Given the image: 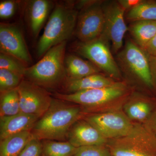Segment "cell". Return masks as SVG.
<instances>
[{"mask_svg": "<svg viewBox=\"0 0 156 156\" xmlns=\"http://www.w3.org/2000/svg\"><path fill=\"white\" fill-rule=\"evenodd\" d=\"M81 114L79 107L58 98H53L50 107L37 120L31 132L35 138L40 140H62L67 137Z\"/></svg>", "mask_w": 156, "mask_h": 156, "instance_id": "obj_1", "label": "cell"}, {"mask_svg": "<svg viewBox=\"0 0 156 156\" xmlns=\"http://www.w3.org/2000/svg\"><path fill=\"white\" fill-rule=\"evenodd\" d=\"M78 12L74 1L56 3L38 43V57H42L50 48L67 41L74 35Z\"/></svg>", "mask_w": 156, "mask_h": 156, "instance_id": "obj_2", "label": "cell"}, {"mask_svg": "<svg viewBox=\"0 0 156 156\" xmlns=\"http://www.w3.org/2000/svg\"><path fill=\"white\" fill-rule=\"evenodd\" d=\"M67 41L56 45L36 64L27 67L24 78L44 89H54L62 86L67 79L65 65Z\"/></svg>", "mask_w": 156, "mask_h": 156, "instance_id": "obj_3", "label": "cell"}, {"mask_svg": "<svg viewBox=\"0 0 156 156\" xmlns=\"http://www.w3.org/2000/svg\"><path fill=\"white\" fill-rule=\"evenodd\" d=\"M103 2L97 0L77 2L79 12L74 35L80 41H91L103 34L105 23Z\"/></svg>", "mask_w": 156, "mask_h": 156, "instance_id": "obj_4", "label": "cell"}, {"mask_svg": "<svg viewBox=\"0 0 156 156\" xmlns=\"http://www.w3.org/2000/svg\"><path fill=\"white\" fill-rule=\"evenodd\" d=\"M107 40L101 36L91 41L74 43L71 48L73 52L87 58L112 77L119 78L121 76L119 68L109 49Z\"/></svg>", "mask_w": 156, "mask_h": 156, "instance_id": "obj_5", "label": "cell"}, {"mask_svg": "<svg viewBox=\"0 0 156 156\" xmlns=\"http://www.w3.org/2000/svg\"><path fill=\"white\" fill-rule=\"evenodd\" d=\"M127 88L124 83L115 82L108 87L70 93H56L55 97L69 102L86 106L103 105L125 95Z\"/></svg>", "mask_w": 156, "mask_h": 156, "instance_id": "obj_6", "label": "cell"}, {"mask_svg": "<svg viewBox=\"0 0 156 156\" xmlns=\"http://www.w3.org/2000/svg\"><path fill=\"white\" fill-rule=\"evenodd\" d=\"M20 112L40 119L50 107L53 98L46 89L23 79L17 88Z\"/></svg>", "mask_w": 156, "mask_h": 156, "instance_id": "obj_7", "label": "cell"}, {"mask_svg": "<svg viewBox=\"0 0 156 156\" xmlns=\"http://www.w3.org/2000/svg\"><path fill=\"white\" fill-rule=\"evenodd\" d=\"M119 58L123 67L147 87H154V80L148 56L142 48L131 41H128L120 53Z\"/></svg>", "mask_w": 156, "mask_h": 156, "instance_id": "obj_8", "label": "cell"}, {"mask_svg": "<svg viewBox=\"0 0 156 156\" xmlns=\"http://www.w3.org/2000/svg\"><path fill=\"white\" fill-rule=\"evenodd\" d=\"M105 23L102 36L111 42L114 52L116 53L123 46V39L128 27L126 25L125 10L118 1H105L102 3Z\"/></svg>", "mask_w": 156, "mask_h": 156, "instance_id": "obj_9", "label": "cell"}, {"mask_svg": "<svg viewBox=\"0 0 156 156\" xmlns=\"http://www.w3.org/2000/svg\"><path fill=\"white\" fill-rule=\"evenodd\" d=\"M86 121L107 139H115L128 135L134 126L122 113L111 112L89 116Z\"/></svg>", "mask_w": 156, "mask_h": 156, "instance_id": "obj_10", "label": "cell"}, {"mask_svg": "<svg viewBox=\"0 0 156 156\" xmlns=\"http://www.w3.org/2000/svg\"><path fill=\"white\" fill-rule=\"evenodd\" d=\"M0 50L26 65L32 62L22 30L16 23H0Z\"/></svg>", "mask_w": 156, "mask_h": 156, "instance_id": "obj_11", "label": "cell"}, {"mask_svg": "<svg viewBox=\"0 0 156 156\" xmlns=\"http://www.w3.org/2000/svg\"><path fill=\"white\" fill-rule=\"evenodd\" d=\"M68 141L75 147L104 145L108 140L87 121L77 122L73 126L67 136Z\"/></svg>", "mask_w": 156, "mask_h": 156, "instance_id": "obj_12", "label": "cell"}, {"mask_svg": "<svg viewBox=\"0 0 156 156\" xmlns=\"http://www.w3.org/2000/svg\"><path fill=\"white\" fill-rule=\"evenodd\" d=\"M25 12L30 29L34 37L41 30L54 5L48 0H31L26 2Z\"/></svg>", "mask_w": 156, "mask_h": 156, "instance_id": "obj_13", "label": "cell"}, {"mask_svg": "<svg viewBox=\"0 0 156 156\" xmlns=\"http://www.w3.org/2000/svg\"><path fill=\"white\" fill-rule=\"evenodd\" d=\"M39 118L20 112L10 116L0 117V139L26 131H31Z\"/></svg>", "mask_w": 156, "mask_h": 156, "instance_id": "obj_14", "label": "cell"}, {"mask_svg": "<svg viewBox=\"0 0 156 156\" xmlns=\"http://www.w3.org/2000/svg\"><path fill=\"white\" fill-rule=\"evenodd\" d=\"M115 83L111 79L98 73L81 79H70L67 78L62 85V87L67 92V93L65 94H70L108 87Z\"/></svg>", "mask_w": 156, "mask_h": 156, "instance_id": "obj_15", "label": "cell"}, {"mask_svg": "<svg viewBox=\"0 0 156 156\" xmlns=\"http://www.w3.org/2000/svg\"><path fill=\"white\" fill-rule=\"evenodd\" d=\"M65 65L68 79H81L99 73L100 71L90 61H86L72 53L66 54Z\"/></svg>", "mask_w": 156, "mask_h": 156, "instance_id": "obj_16", "label": "cell"}, {"mask_svg": "<svg viewBox=\"0 0 156 156\" xmlns=\"http://www.w3.org/2000/svg\"><path fill=\"white\" fill-rule=\"evenodd\" d=\"M34 137L31 131L11 135L1 140L0 156H18Z\"/></svg>", "mask_w": 156, "mask_h": 156, "instance_id": "obj_17", "label": "cell"}, {"mask_svg": "<svg viewBox=\"0 0 156 156\" xmlns=\"http://www.w3.org/2000/svg\"><path fill=\"white\" fill-rule=\"evenodd\" d=\"M128 30L136 45L143 49L156 34V21H134L128 27Z\"/></svg>", "mask_w": 156, "mask_h": 156, "instance_id": "obj_18", "label": "cell"}, {"mask_svg": "<svg viewBox=\"0 0 156 156\" xmlns=\"http://www.w3.org/2000/svg\"><path fill=\"white\" fill-rule=\"evenodd\" d=\"M126 17L131 22L143 20L156 21V2L143 1L135 8L129 10Z\"/></svg>", "mask_w": 156, "mask_h": 156, "instance_id": "obj_19", "label": "cell"}, {"mask_svg": "<svg viewBox=\"0 0 156 156\" xmlns=\"http://www.w3.org/2000/svg\"><path fill=\"white\" fill-rule=\"evenodd\" d=\"M20 112L19 95L17 89L1 92V117L10 116Z\"/></svg>", "mask_w": 156, "mask_h": 156, "instance_id": "obj_20", "label": "cell"}, {"mask_svg": "<svg viewBox=\"0 0 156 156\" xmlns=\"http://www.w3.org/2000/svg\"><path fill=\"white\" fill-rule=\"evenodd\" d=\"M77 149L69 141L47 140L43 143L42 154L44 156H74Z\"/></svg>", "mask_w": 156, "mask_h": 156, "instance_id": "obj_21", "label": "cell"}, {"mask_svg": "<svg viewBox=\"0 0 156 156\" xmlns=\"http://www.w3.org/2000/svg\"><path fill=\"white\" fill-rule=\"evenodd\" d=\"M25 63L14 56L0 53V69L8 70L18 74L24 77L27 67Z\"/></svg>", "mask_w": 156, "mask_h": 156, "instance_id": "obj_22", "label": "cell"}, {"mask_svg": "<svg viewBox=\"0 0 156 156\" xmlns=\"http://www.w3.org/2000/svg\"><path fill=\"white\" fill-rule=\"evenodd\" d=\"M23 78L13 72L0 69V92H2L17 89Z\"/></svg>", "mask_w": 156, "mask_h": 156, "instance_id": "obj_23", "label": "cell"}, {"mask_svg": "<svg viewBox=\"0 0 156 156\" xmlns=\"http://www.w3.org/2000/svg\"><path fill=\"white\" fill-rule=\"evenodd\" d=\"M149 105L143 101H138L131 104L127 108L128 117L132 119H145L150 112Z\"/></svg>", "mask_w": 156, "mask_h": 156, "instance_id": "obj_24", "label": "cell"}, {"mask_svg": "<svg viewBox=\"0 0 156 156\" xmlns=\"http://www.w3.org/2000/svg\"><path fill=\"white\" fill-rule=\"evenodd\" d=\"M74 156H112L109 149L104 145H92L78 147Z\"/></svg>", "mask_w": 156, "mask_h": 156, "instance_id": "obj_25", "label": "cell"}, {"mask_svg": "<svg viewBox=\"0 0 156 156\" xmlns=\"http://www.w3.org/2000/svg\"><path fill=\"white\" fill-rule=\"evenodd\" d=\"M19 1L5 0L0 2V17L4 20L11 18L16 13Z\"/></svg>", "mask_w": 156, "mask_h": 156, "instance_id": "obj_26", "label": "cell"}, {"mask_svg": "<svg viewBox=\"0 0 156 156\" xmlns=\"http://www.w3.org/2000/svg\"><path fill=\"white\" fill-rule=\"evenodd\" d=\"M43 144L40 140L34 137L29 141L18 156H41Z\"/></svg>", "mask_w": 156, "mask_h": 156, "instance_id": "obj_27", "label": "cell"}, {"mask_svg": "<svg viewBox=\"0 0 156 156\" xmlns=\"http://www.w3.org/2000/svg\"><path fill=\"white\" fill-rule=\"evenodd\" d=\"M142 0H119L118 1L120 5L126 11L127 9L131 10L139 5L143 2Z\"/></svg>", "mask_w": 156, "mask_h": 156, "instance_id": "obj_28", "label": "cell"}, {"mask_svg": "<svg viewBox=\"0 0 156 156\" xmlns=\"http://www.w3.org/2000/svg\"><path fill=\"white\" fill-rule=\"evenodd\" d=\"M143 50L148 56H156V34Z\"/></svg>", "mask_w": 156, "mask_h": 156, "instance_id": "obj_29", "label": "cell"}, {"mask_svg": "<svg viewBox=\"0 0 156 156\" xmlns=\"http://www.w3.org/2000/svg\"><path fill=\"white\" fill-rule=\"evenodd\" d=\"M148 56L150 65L151 71L154 79V77L156 78V56H150L148 55Z\"/></svg>", "mask_w": 156, "mask_h": 156, "instance_id": "obj_30", "label": "cell"}, {"mask_svg": "<svg viewBox=\"0 0 156 156\" xmlns=\"http://www.w3.org/2000/svg\"></svg>", "mask_w": 156, "mask_h": 156, "instance_id": "obj_31", "label": "cell"}]
</instances>
